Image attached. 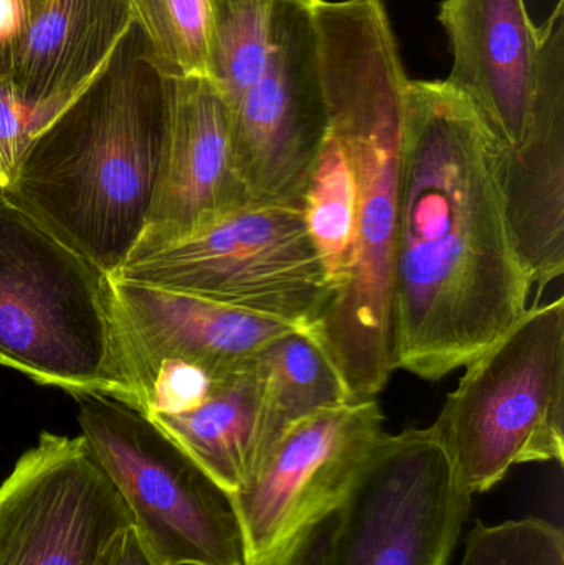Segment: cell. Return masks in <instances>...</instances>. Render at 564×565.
<instances>
[{
    "label": "cell",
    "instance_id": "obj_26",
    "mask_svg": "<svg viewBox=\"0 0 564 565\" xmlns=\"http://www.w3.org/2000/svg\"><path fill=\"white\" fill-rule=\"evenodd\" d=\"M99 565H159L142 544L135 527L118 537Z\"/></svg>",
    "mask_w": 564,
    "mask_h": 565
},
{
    "label": "cell",
    "instance_id": "obj_1",
    "mask_svg": "<svg viewBox=\"0 0 564 565\" xmlns=\"http://www.w3.org/2000/svg\"><path fill=\"white\" fill-rule=\"evenodd\" d=\"M327 102L305 185V222L324 301L305 331L351 402L373 401L394 367L393 288L401 148L409 78L383 0H313Z\"/></svg>",
    "mask_w": 564,
    "mask_h": 565
},
{
    "label": "cell",
    "instance_id": "obj_12",
    "mask_svg": "<svg viewBox=\"0 0 564 565\" xmlns=\"http://www.w3.org/2000/svg\"><path fill=\"white\" fill-rule=\"evenodd\" d=\"M247 205L252 202L235 164L224 98L205 76L172 78L168 139L155 198L128 262L198 234Z\"/></svg>",
    "mask_w": 564,
    "mask_h": 565
},
{
    "label": "cell",
    "instance_id": "obj_3",
    "mask_svg": "<svg viewBox=\"0 0 564 565\" xmlns=\"http://www.w3.org/2000/svg\"><path fill=\"white\" fill-rule=\"evenodd\" d=\"M172 78L132 22L105 65L33 139L0 194L109 278L155 198Z\"/></svg>",
    "mask_w": 564,
    "mask_h": 565
},
{
    "label": "cell",
    "instance_id": "obj_17",
    "mask_svg": "<svg viewBox=\"0 0 564 565\" xmlns=\"http://www.w3.org/2000/svg\"><path fill=\"white\" fill-rule=\"evenodd\" d=\"M149 418L219 487L237 493L257 471L264 444V379L257 361L217 379L199 407Z\"/></svg>",
    "mask_w": 564,
    "mask_h": 565
},
{
    "label": "cell",
    "instance_id": "obj_19",
    "mask_svg": "<svg viewBox=\"0 0 564 565\" xmlns=\"http://www.w3.org/2000/svg\"><path fill=\"white\" fill-rule=\"evenodd\" d=\"M274 0H209L205 78L232 108L257 82L270 49Z\"/></svg>",
    "mask_w": 564,
    "mask_h": 565
},
{
    "label": "cell",
    "instance_id": "obj_14",
    "mask_svg": "<svg viewBox=\"0 0 564 565\" xmlns=\"http://www.w3.org/2000/svg\"><path fill=\"white\" fill-rule=\"evenodd\" d=\"M129 375L145 414L146 385L166 359L191 362L215 379L257 361L270 342L300 326L184 292L111 280Z\"/></svg>",
    "mask_w": 564,
    "mask_h": 565
},
{
    "label": "cell",
    "instance_id": "obj_13",
    "mask_svg": "<svg viewBox=\"0 0 564 565\" xmlns=\"http://www.w3.org/2000/svg\"><path fill=\"white\" fill-rule=\"evenodd\" d=\"M439 22L453 50L447 85L469 103L496 154L520 151L532 126L543 25L525 0H444Z\"/></svg>",
    "mask_w": 564,
    "mask_h": 565
},
{
    "label": "cell",
    "instance_id": "obj_24",
    "mask_svg": "<svg viewBox=\"0 0 564 565\" xmlns=\"http://www.w3.org/2000/svg\"><path fill=\"white\" fill-rule=\"evenodd\" d=\"M340 508L311 521L280 546L245 565H331Z\"/></svg>",
    "mask_w": 564,
    "mask_h": 565
},
{
    "label": "cell",
    "instance_id": "obj_23",
    "mask_svg": "<svg viewBox=\"0 0 564 565\" xmlns=\"http://www.w3.org/2000/svg\"><path fill=\"white\" fill-rule=\"evenodd\" d=\"M217 379L191 362L166 359L149 377L145 415L181 414L199 407L214 391Z\"/></svg>",
    "mask_w": 564,
    "mask_h": 565
},
{
    "label": "cell",
    "instance_id": "obj_22",
    "mask_svg": "<svg viewBox=\"0 0 564 565\" xmlns=\"http://www.w3.org/2000/svg\"><path fill=\"white\" fill-rule=\"evenodd\" d=\"M60 111L26 102L9 79L0 78V192L12 181L33 139Z\"/></svg>",
    "mask_w": 564,
    "mask_h": 565
},
{
    "label": "cell",
    "instance_id": "obj_20",
    "mask_svg": "<svg viewBox=\"0 0 564 565\" xmlns=\"http://www.w3.org/2000/svg\"><path fill=\"white\" fill-rule=\"evenodd\" d=\"M132 9L166 75L205 76L209 0H132Z\"/></svg>",
    "mask_w": 564,
    "mask_h": 565
},
{
    "label": "cell",
    "instance_id": "obj_8",
    "mask_svg": "<svg viewBox=\"0 0 564 565\" xmlns=\"http://www.w3.org/2000/svg\"><path fill=\"white\" fill-rule=\"evenodd\" d=\"M470 510L430 427L383 434L341 504L331 565H449Z\"/></svg>",
    "mask_w": 564,
    "mask_h": 565
},
{
    "label": "cell",
    "instance_id": "obj_2",
    "mask_svg": "<svg viewBox=\"0 0 564 565\" xmlns=\"http://www.w3.org/2000/svg\"><path fill=\"white\" fill-rule=\"evenodd\" d=\"M493 148L446 79H409L394 252V367L440 381L526 311Z\"/></svg>",
    "mask_w": 564,
    "mask_h": 565
},
{
    "label": "cell",
    "instance_id": "obj_5",
    "mask_svg": "<svg viewBox=\"0 0 564 565\" xmlns=\"http://www.w3.org/2000/svg\"><path fill=\"white\" fill-rule=\"evenodd\" d=\"M430 430L472 498L519 465H563L564 298L526 309L469 362Z\"/></svg>",
    "mask_w": 564,
    "mask_h": 565
},
{
    "label": "cell",
    "instance_id": "obj_18",
    "mask_svg": "<svg viewBox=\"0 0 564 565\" xmlns=\"http://www.w3.org/2000/svg\"><path fill=\"white\" fill-rule=\"evenodd\" d=\"M257 365L264 379L265 394L260 468L262 461L291 425L315 412L350 404L351 398L327 352L304 328L294 329L270 342L258 355Z\"/></svg>",
    "mask_w": 564,
    "mask_h": 565
},
{
    "label": "cell",
    "instance_id": "obj_15",
    "mask_svg": "<svg viewBox=\"0 0 564 565\" xmlns=\"http://www.w3.org/2000/svg\"><path fill=\"white\" fill-rule=\"evenodd\" d=\"M493 161L517 254L543 291L564 271V0L543 23L529 138Z\"/></svg>",
    "mask_w": 564,
    "mask_h": 565
},
{
    "label": "cell",
    "instance_id": "obj_6",
    "mask_svg": "<svg viewBox=\"0 0 564 565\" xmlns=\"http://www.w3.org/2000/svg\"><path fill=\"white\" fill-rule=\"evenodd\" d=\"M82 437L129 508L159 565H245L231 493L148 415L106 395H75Z\"/></svg>",
    "mask_w": 564,
    "mask_h": 565
},
{
    "label": "cell",
    "instance_id": "obj_11",
    "mask_svg": "<svg viewBox=\"0 0 564 565\" xmlns=\"http://www.w3.org/2000/svg\"><path fill=\"white\" fill-rule=\"evenodd\" d=\"M383 434L376 398L324 408L291 425L254 478L231 494L247 563L338 510Z\"/></svg>",
    "mask_w": 564,
    "mask_h": 565
},
{
    "label": "cell",
    "instance_id": "obj_16",
    "mask_svg": "<svg viewBox=\"0 0 564 565\" xmlns=\"http://www.w3.org/2000/svg\"><path fill=\"white\" fill-rule=\"evenodd\" d=\"M132 22V0H46L6 79L26 102L63 109Z\"/></svg>",
    "mask_w": 564,
    "mask_h": 565
},
{
    "label": "cell",
    "instance_id": "obj_9",
    "mask_svg": "<svg viewBox=\"0 0 564 565\" xmlns=\"http://www.w3.org/2000/svg\"><path fill=\"white\" fill-rule=\"evenodd\" d=\"M228 113L252 205L301 209L328 122L313 0H274L264 72Z\"/></svg>",
    "mask_w": 564,
    "mask_h": 565
},
{
    "label": "cell",
    "instance_id": "obj_4",
    "mask_svg": "<svg viewBox=\"0 0 564 565\" xmlns=\"http://www.w3.org/2000/svg\"><path fill=\"white\" fill-rule=\"evenodd\" d=\"M0 365L138 411L111 278L2 194Z\"/></svg>",
    "mask_w": 564,
    "mask_h": 565
},
{
    "label": "cell",
    "instance_id": "obj_7",
    "mask_svg": "<svg viewBox=\"0 0 564 565\" xmlns=\"http://www.w3.org/2000/svg\"><path fill=\"white\" fill-rule=\"evenodd\" d=\"M111 280L212 299L307 329L324 301V271L304 211L247 205Z\"/></svg>",
    "mask_w": 564,
    "mask_h": 565
},
{
    "label": "cell",
    "instance_id": "obj_25",
    "mask_svg": "<svg viewBox=\"0 0 564 565\" xmlns=\"http://www.w3.org/2000/svg\"><path fill=\"white\" fill-rule=\"evenodd\" d=\"M46 0H0V78H7Z\"/></svg>",
    "mask_w": 564,
    "mask_h": 565
},
{
    "label": "cell",
    "instance_id": "obj_10",
    "mask_svg": "<svg viewBox=\"0 0 564 565\" xmlns=\"http://www.w3.org/2000/svg\"><path fill=\"white\" fill-rule=\"evenodd\" d=\"M129 527L82 435L42 431L0 484V565H99Z\"/></svg>",
    "mask_w": 564,
    "mask_h": 565
},
{
    "label": "cell",
    "instance_id": "obj_21",
    "mask_svg": "<svg viewBox=\"0 0 564 565\" xmlns=\"http://www.w3.org/2000/svg\"><path fill=\"white\" fill-rule=\"evenodd\" d=\"M460 565H564V533L540 518L496 526L477 521Z\"/></svg>",
    "mask_w": 564,
    "mask_h": 565
}]
</instances>
